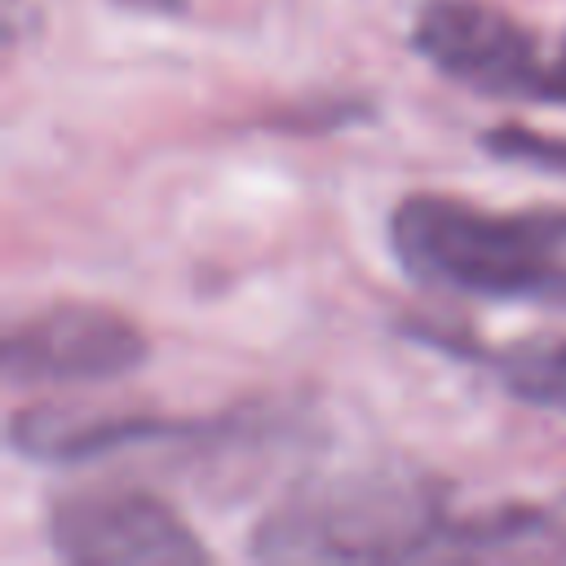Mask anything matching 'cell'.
I'll use <instances>...</instances> for the list:
<instances>
[{
    "instance_id": "cell-1",
    "label": "cell",
    "mask_w": 566,
    "mask_h": 566,
    "mask_svg": "<svg viewBox=\"0 0 566 566\" xmlns=\"http://www.w3.org/2000/svg\"><path fill=\"white\" fill-rule=\"evenodd\" d=\"M394 261L424 287L566 310V208L486 212L455 195H407L389 212Z\"/></svg>"
},
{
    "instance_id": "cell-9",
    "label": "cell",
    "mask_w": 566,
    "mask_h": 566,
    "mask_svg": "<svg viewBox=\"0 0 566 566\" xmlns=\"http://www.w3.org/2000/svg\"><path fill=\"white\" fill-rule=\"evenodd\" d=\"M548 102H566V44H562V57L553 62V93Z\"/></svg>"
},
{
    "instance_id": "cell-6",
    "label": "cell",
    "mask_w": 566,
    "mask_h": 566,
    "mask_svg": "<svg viewBox=\"0 0 566 566\" xmlns=\"http://www.w3.org/2000/svg\"><path fill=\"white\" fill-rule=\"evenodd\" d=\"M190 424L97 402H27L9 416V447L35 464H88L146 442L186 433Z\"/></svg>"
},
{
    "instance_id": "cell-3",
    "label": "cell",
    "mask_w": 566,
    "mask_h": 566,
    "mask_svg": "<svg viewBox=\"0 0 566 566\" xmlns=\"http://www.w3.org/2000/svg\"><path fill=\"white\" fill-rule=\"evenodd\" d=\"M49 544L75 566H199L203 539L181 513L137 486H80L49 509Z\"/></svg>"
},
{
    "instance_id": "cell-8",
    "label": "cell",
    "mask_w": 566,
    "mask_h": 566,
    "mask_svg": "<svg viewBox=\"0 0 566 566\" xmlns=\"http://www.w3.org/2000/svg\"><path fill=\"white\" fill-rule=\"evenodd\" d=\"M482 146L509 164H526V168H544V172H566V137L557 133H539L526 124H500L482 133Z\"/></svg>"
},
{
    "instance_id": "cell-7",
    "label": "cell",
    "mask_w": 566,
    "mask_h": 566,
    "mask_svg": "<svg viewBox=\"0 0 566 566\" xmlns=\"http://www.w3.org/2000/svg\"><path fill=\"white\" fill-rule=\"evenodd\" d=\"M491 371L513 398L566 416V336L544 332L509 340L491 349Z\"/></svg>"
},
{
    "instance_id": "cell-4",
    "label": "cell",
    "mask_w": 566,
    "mask_h": 566,
    "mask_svg": "<svg viewBox=\"0 0 566 566\" xmlns=\"http://www.w3.org/2000/svg\"><path fill=\"white\" fill-rule=\"evenodd\" d=\"M411 49L442 71L491 97H535L553 93V62L539 57L535 35L486 0H424L411 22Z\"/></svg>"
},
{
    "instance_id": "cell-2",
    "label": "cell",
    "mask_w": 566,
    "mask_h": 566,
    "mask_svg": "<svg viewBox=\"0 0 566 566\" xmlns=\"http://www.w3.org/2000/svg\"><path fill=\"white\" fill-rule=\"evenodd\" d=\"M447 486L411 464H367L292 486L252 531L261 562H398L447 544Z\"/></svg>"
},
{
    "instance_id": "cell-5",
    "label": "cell",
    "mask_w": 566,
    "mask_h": 566,
    "mask_svg": "<svg viewBox=\"0 0 566 566\" xmlns=\"http://www.w3.org/2000/svg\"><path fill=\"white\" fill-rule=\"evenodd\" d=\"M150 345L133 318L93 301H57L4 332L0 363L13 385H106L146 363Z\"/></svg>"
}]
</instances>
